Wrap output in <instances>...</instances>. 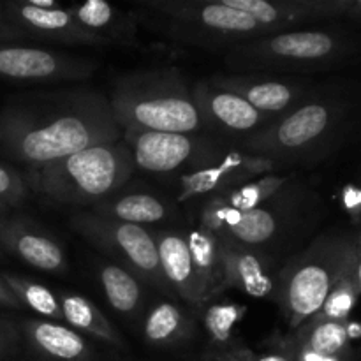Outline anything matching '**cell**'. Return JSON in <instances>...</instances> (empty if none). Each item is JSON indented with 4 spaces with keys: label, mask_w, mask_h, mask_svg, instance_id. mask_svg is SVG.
I'll use <instances>...</instances> for the list:
<instances>
[{
    "label": "cell",
    "mask_w": 361,
    "mask_h": 361,
    "mask_svg": "<svg viewBox=\"0 0 361 361\" xmlns=\"http://www.w3.org/2000/svg\"><path fill=\"white\" fill-rule=\"evenodd\" d=\"M109 97L94 88H51L7 101L0 109V154L28 168L120 141Z\"/></svg>",
    "instance_id": "obj_1"
},
{
    "label": "cell",
    "mask_w": 361,
    "mask_h": 361,
    "mask_svg": "<svg viewBox=\"0 0 361 361\" xmlns=\"http://www.w3.org/2000/svg\"><path fill=\"white\" fill-rule=\"evenodd\" d=\"M109 104L122 130L194 134L203 129L192 90L178 69L122 76L109 95Z\"/></svg>",
    "instance_id": "obj_2"
},
{
    "label": "cell",
    "mask_w": 361,
    "mask_h": 361,
    "mask_svg": "<svg viewBox=\"0 0 361 361\" xmlns=\"http://www.w3.org/2000/svg\"><path fill=\"white\" fill-rule=\"evenodd\" d=\"M133 171L129 147L113 141L30 168L28 183L55 203L97 204L123 187Z\"/></svg>",
    "instance_id": "obj_3"
},
{
    "label": "cell",
    "mask_w": 361,
    "mask_h": 361,
    "mask_svg": "<svg viewBox=\"0 0 361 361\" xmlns=\"http://www.w3.org/2000/svg\"><path fill=\"white\" fill-rule=\"evenodd\" d=\"M140 7L147 25L159 34L214 51L226 53L271 34L249 14L226 6L222 0H150Z\"/></svg>",
    "instance_id": "obj_4"
},
{
    "label": "cell",
    "mask_w": 361,
    "mask_h": 361,
    "mask_svg": "<svg viewBox=\"0 0 361 361\" xmlns=\"http://www.w3.org/2000/svg\"><path fill=\"white\" fill-rule=\"evenodd\" d=\"M353 42L324 28H293L264 35L224 53L226 66L238 73L305 74L328 69L349 56Z\"/></svg>",
    "instance_id": "obj_5"
},
{
    "label": "cell",
    "mask_w": 361,
    "mask_h": 361,
    "mask_svg": "<svg viewBox=\"0 0 361 361\" xmlns=\"http://www.w3.org/2000/svg\"><path fill=\"white\" fill-rule=\"evenodd\" d=\"M355 240L321 236L293 257L277 275L275 296L291 328H302L323 307L324 300L356 261Z\"/></svg>",
    "instance_id": "obj_6"
},
{
    "label": "cell",
    "mask_w": 361,
    "mask_h": 361,
    "mask_svg": "<svg viewBox=\"0 0 361 361\" xmlns=\"http://www.w3.org/2000/svg\"><path fill=\"white\" fill-rule=\"evenodd\" d=\"M344 109L319 90L289 115L281 116L252 136L242 137L240 150L279 164H305L323 154L341 127Z\"/></svg>",
    "instance_id": "obj_7"
},
{
    "label": "cell",
    "mask_w": 361,
    "mask_h": 361,
    "mask_svg": "<svg viewBox=\"0 0 361 361\" xmlns=\"http://www.w3.org/2000/svg\"><path fill=\"white\" fill-rule=\"evenodd\" d=\"M78 233L123 264L126 270L161 291H169L159 263L157 243L143 226L127 224L97 214H78L71 221Z\"/></svg>",
    "instance_id": "obj_8"
},
{
    "label": "cell",
    "mask_w": 361,
    "mask_h": 361,
    "mask_svg": "<svg viewBox=\"0 0 361 361\" xmlns=\"http://www.w3.org/2000/svg\"><path fill=\"white\" fill-rule=\"evenodd\" d=\"M97 69L87 56L60 49L0 42V80L14 83H73L85 81Z\"/></svg>",
    "instance_id": "obj_9"
},
{
    "label": "cell",
    "mask_w": 361,
    "mask_h": 361,
    "mask_svg": "<svg viewBox=\"0 0 361 361\" xmlns=\"http://www.w3.org/2000/svg\"><path fill=\"white\" fill-rule=\"evenodd\" d=\"M268 159L256 157L243 150H219L214 145L189 164V171L178 178V200L187 201L200 196H219L249 180L274 171Z\"/></svg>",
    "instance_id": "obj_10"
},
{
    "label": "cell",
    "mask_w": 361,
    "mask_h": 361,
    "mask_svg": "<svg viewBox=\"0 0 361 361\" xmlns=\"http://www.w3.org/2000/svg\"><path fill=\"white\" fill-rule=\"evenodd\" d=\"M302 215L303 197L288 183L263 207L243 212L240 221L219 238H228L268 256V249L277 247L300 228Z\"/></svg>",
    "instance_id": "obj_11"
},
{
    "label": "cell",
    "mask_w": 361,
    "mask_h": 361,
    "mask_svg": "<svg viewBox=\"0 0 361 361\" xmlns=\"http://www.w3.org/2000/svg\"><path fill=\"white\" fill-rule=\"evenodd\" d=\"M0 14L27 39L62 46H108L97 35L85 30L67 11L53 0H13L0 2Z\"/></svg>",
    "instance_id": "obj_12"
},
{
    "label": "cell",
    "mask_w": 361,
    "mask_h": 361,
    "mask_svg": "<svg viewBox=\"0 0 361 361\" xmlns=\"http://www.w3.org/2000/svg\"><path fill=\"white\" fill-rule=\"evenodd\" d=\"M208 80L224 90L238 94L257 111L274 116L275 120L300 108L316 90L312 81L282 74L233 73Z\"/></svg>",
    "instance_id": "obj_13"
},
{
    "label": "cell",
    "mask_w": 361,
    "mask_h": 361,
    "mask_svg": "<svg viewBox=\"0 0 361 361\" xmlns=\"http://www.w3.org/2000/svg\"><path fill=\"white\" fill-rule=\"evenodd\" d=\"M134 168L154 175H168L189 166L210 147V141L194 134L123 130Z\"/></svg>",
    "instance_id": "obj_14"
},
{
    "label": "cell",
    "mask_w": 361,
    "mask_h": 361,
    "mask_svg": "<svg viewBox=\"0 0 361 361\" xmlns=\"http://www.w3.org/2000/svg\"><path fill=\"white\" fill-rule=\"evenodd\" d=\"M192 97L203 127L224 134L252 136L275 122L274 116L257 111L238 94L203 80L192 88Z\"/></svg>",
    "instance_id": "obj_15"
},
{
    "label": "cell",
    "mask_w": 361,
    "mask_h": 361,
    "mask_svg": "<svg viewBox=\"0 0 361 361\" xmlns=\"http://www.w3.org/2000/svg\"><path fill=\"white\" fill-rule=\"evenodd\" d=\"M224 257V289L236 288L252 298L275 296L277 279L271 275L270 257L256 249L221 238Z\"/></svg>",
    "instance_id": "obj_16"
},
{
    "label": "cell",
    "mask_w": 361,
    "mask_h": 361,
    "mask_svg": "<svg viewBox=\"0 0 361 361\" xmlns=\"http://www.w3.org/2000/svg\"><path fill=\"white\" fill-rule=\"evenodd\" d=\"M0 245L41 271L60 274L66 270V254L62 247L51 236L23 221L6 219L0 224Z\"/></svg>",
    "instance_id": "obj_17"
},
{
    "label": "cell",
    "mask_w": 361,
    "mask_h": 361,
    "mask_svg": "<svg viewBox=\"0 0 361 361\" xmlns=\"http://www.w3.org/2000/svg\"><path fill=\"white\" fill-rule=\"evenodd\" d=\"M71 16L90 34L111 44L130 46L136 42L137 13H129L111 6L104 0H88L85 4L67 7Z\"/></svg>",
    "instance_id": "obj_18"
},
{
    "label": "cell",
    "mask_w": 361,
    "mask_h": 361,
    "mask_svg": "<svg viewBox=\"0 0 361 361\" xmlns=\"http://www.w3.org/2000/svg\"><path fill=\"white\" fill-rule=\"evenodd\" d=\"M154 238L157 243L162 277L169 291H175L190 307H203L197 293L196 274L185 235L176 231H161Z\"/></svg>",
    "instance_id": "obj_19"
},
{
    "label": "cell",
    "mask_w": 361,
    "mask_h": 361,
    "mask_svg": "<svg viewBox=\"0 0 361 361\" xmlns=\"http://www.w3.org/2000/svg\"><path fill=\"white\" fill-rule=\"evenodd\" d=\"M23 334L30 348L48 361H90L88 342L71 326L48 319H28Z\"/></svg>",
    "instance_id": "obj_20"
},
{
    "label": "cell",
    "mask_w": 361,
    "mask_h": 361,
    "mask_svg": "<svg viewBox=\"0 0 361 361\" xmlns=\"http://www.w3.org/2000/svg\"><path fill=\"white\" fill-rule=\"evenodd\" d=\"M187 245L192 257L197 293L203 307L208 300L224 289V257L221 238L204 228H194L185 233Z\"/></svg>",
    "instance_id": "obj_21"
},
{
    "label": "cell",
    "mask_w": 361,
    "mask_h": 361,
    "mask_svg": "<svg viewBox=\"0 0 361 361\" xmlns=\"http://www.w3.org/2000/svg\"><path fill=\"white\" fill-rule=\"evenodd\" d=\"M60 309H62L63 321L69 324L73 330L81 331L85 335L99 338L115 348H123L126 342L120 337L111 323L106 319L104 314L85 296L76 293H60Z\"/></svg>",
    "instance_id": "obj_22"
},
{
    "label": "cell",
    "mask_w": 361,
    "mask_h": 361,
    "mask_svg": "<svg viewBox=\"0 0 361 361\" xmlns=\"http://www.w3.org/2000/svg\"><path fill=\"white\" fill-rule=\"evenodd\" d=\"M94 214L127 224H157L169 215V208L154 194H123L94 204Z\"/></svg>",
    "instance_id": "obj_23"
},
{
    "label": "cell",
    "mask_w": 361,
    "mask_h": 361,
    "mask_svg": "<svg viewBox=\"0 0 361 361\" xmlns=\"http://www.w3.org/2000/svg\"><path fill=\"white\" fill-rule=\"evenodd\" d=\"M192 323L189 316L171 302L152 307L143 324L145 338L155 348H176L189 338Z\"/></svg>",
    "instance_id": "obj_24"
},
{
    "label": "cell",
    "mask_w": 361,
    "mask_h": 361,
    "mask_svg": "<svg viewBox=\"0 0 361 361\" xmlns=\"http://www.w3.org/2000/svg\"><path fill=\"white\" fill-rule=\"evenodd\" d=\"M348 323V321H345ZM345 323L312 317L302 326L296 344V351L312 355L317 358H341L348 349V330Z\"/></svg>",
    "instance_id": "obj_25"
},
{
    "label": "cell",
    "mask_w": 361,
    "mask_h": 361,
    "mask_svg": "<svg viewBox=\"0 0 361 361\" xmlns=\"http://www.w3.org/2000/svg\"><path fill=\"white\" fill-rule=\"evenodd\" d=\"M99 282L109 305L123 316H134L140 310L143 291L134 274L120 264H104L99 271Z\"/></svg>",
    "instance_id": "obj_26"
},
{
    "label": "cell",
    "mask_w": 361,
    "mask_h": 361,
    "mask_svg": "<svg viewBox=\"0 0 361 361\" xmlns=\"http://www.w3.org/2000/svg\"><path fill=\"white\" fill-rule=\"evenodd\" d=\"M2 277L11 288V291L14 293L18 302L21 303V307H27L32 312L46 317L48 321H56V323L63 321L59 295H55L51 289L39 284V282L30 281V279L18 277V275L4 274Z\"/></svg>",
    "instance_id": "obj_27"
},
{
    "label": "cell",
    "mask_w": 361,
    "mask_h": 361,
    "mask_svg": "<svg viewBox=\"0 0 361 361\" xmlns=\"http://www.w3.org/2000/svg\"><path fill=\"white\" fill-rule=\"evenodd\" d=\"M288 176L277 175H264L259 178L249 180V182L236 185L226 192L219 194L226 203L238 212H250L254 208L263 207L267 201H270L279 190L288 185Z\"/></svg>",
    "instance_id": "obj_28"
},
{
    "label": "cell",
    "mask_w": 361,
    "mask_h": 361,
    "mask_svg": "<svg viewBox=\"0 0 361 361\" xmlns=\"http://www.w3.org/2000/svg\"><path fill=\"white\" fill-rule=\"evenodd\" d=\"M245 310V305L229 302H221L204 307V330H207L208 337H210L212 344L217 348V351H228V345L233 341V330L240 323Z\"/></svg>",
    "instance_id": "obj_29"
},
{
    "label": "cell",
    "mask_w": 361,
    "mask_h": 361,
    "mask_svg": "<svg viewBox=\"0 0 361 361\" xmlns=\"http://www.w3.org/2000/svg\"><path fill=\"white\" fill-rule=\"evenodd\" d=\"M351 270H349L348 274L337 282V286L331 289V293L328 295V298L324 300L321 310L314 317L341 321V323H345V321H348L349 314L355 309V305L358 303V298L361 296L358 286H356L355 279H353L351 275Z\"/></svg>",
    "instance_id": "obj_30"
},
{
    "label": "cell",
    "mask_w": 361,
    "mask_h": 361,
    "mask_svg": "<svg viewBox=\"0 0 361 361\" xmlns=\"http://www.w3.org/2000/svg\"><path fill=\"white\" fill-rule=\"evenodd\" d=\"M242 212L229 207L221 196H214L201 212V228L208 229L214 235H222L226 229L235 226L240 221Z\"/></svg>",
    "instance_id": "obj_31"
},
{
    "label": "cell",
    "mask_w": 361,
    "mask_h": 361,
    "mask_svg": "<svg viewBox=\"0 0 361 361\" xmlns=\"http://www.w3.org/2000/svg\"><path fill=\"white\" fill-rule=\"evenodd\" d=\"M27 197V183L20 173L0 164V201L13 208L21 204Z\"/></svg>",
    "instance_id": "obj_32"
},
{
    "label": "cell",
    "mask_w": 361,
    "mask_h": 361,
    "mask_svg": "<svg viewBox=\"0 0 361 361\" xmlns=\"http://www.w3.org/2000/svg\"><path fill=\"white\" fill-rule=\"evenodd\" d=\"M233 351H235L243 361H298L296 344H293V348L286 349V351H270L259 356L250 355L249 351H238V349H233Z\"/></svg>",
    "instance_id": "obj_33"
},
{
    "label": "cell",
    "mask_w": 361,
    "mask_h": 361,
    "mask_svg": "<svg viewBox=\"0 0 361 361\" xmlns=\"http://www.w3.org/2000/svg\"><path fill=\"white\" fill-rule=\"evenodd\" d=\"M342 203H344V208L348 210V214H351L353 217L358 219L361 215V187H345V189L342 190Z\"/></svg>",
    "instance_id": "obj_34"
},
{
    "label": "cell",
    "mask_w": 361,
    "mask_h": 361,
    "mask_svg": "<svg viewBox=\"0 0 361 361\" xmlns=\"http://www.w3.org/2000/svg\"><path fill=\"white\" fill-rule=\"evenodd\" d=\"M16 341V331L9 326V323L0 319V358L13 349Z\"/></svg>",
    "instance_id": "obj_35"
},
{
    "label": "cell",
    "mask_w": 361,
    "mask_h": 361,
    "mask_svg": "<svg viewBox=\"0 0 361 361\" xmlns=\"http://www.w3.org/2000/svg\"><path fill=\"white\" fill-rule=\"evenodd\" d=\"M25 34H21L18 28H14L13 25L7 23L6 20L2 18V14H0V42H20L23 41Z\"/></svg>",
    "instance_id": "obj_36"
},
{
    "label": "cell",
    "mask_w": 361,
    "mask_h": 361,
    "mask_svg": "<svg viewBox=\"0 0 361 361\" xmlns=\"http://www.w3.org/2000/svg\"><path fill=\"white\" fill-rule=\"evenodd\" d=\"M0 305L9 307V309H23L16 296H14V293L11 291L9 286L6 284L2 275H0Z\"/></svg>",
    "instance_id": "obj_37"
},
{
    "label": "cell",
    "mask_w": 361,
    "mask_h": 361,
    "mask_svg": "<svg viewBox=\"0 0 361 361\" xmlns=\"http://www.w3.org/2000/svg\"><path fill=\"white\" fill-rule=\"evenodd\" d=\"M342 16H349L353 20L361 21V0H348Z\"/></svg>",
    "instance_id": "obj_38"
},
{
    "label": "cell",
    "mask_w": 361,
    "mask_h": 361,
    "mask_svg": "<svg viewBox=\"0 0 361 361\" xmlns=\"http://www.w3.org/2000/svg\"><path fill=\"white\" fill-rule=\"evenodd\" d=\"M210 361H243L236 355L233 349H228V351H215L214 355L210 356Z\"/></svg>",
    "instance_id": "obj_39"
},
{
    "label": "cell",
    "mask_w": 361,
    "mask_h": 361,
    "mask_svg": "<svg viewBox=\"0 0 361 361\" xmlns=\"http://www.w3.org/2000/svg\"><path fill=\"white\" fill-rule=\"evenodd\" d=\"M353 279H355L356 286H358L360 293H361V257H356L355 264H353V270H351Z\"/></svg>",
    "instance_id": "obj_40"
},
{
    "label": "cell",
    "mask_w": 361,
    "mask_h": 361,
    "mask_svg": "<svg viewBox=\"0 0 361 361\" xmlns=\"http://www.w3.org/2000/svg\"><path fill=\"white\" fill-rule=\"evenodd\" d=\"M345 330H348L349 338L361 337V326L358 323H345Z\"/></svg>",
    "instance_id": "obj_41"
},
{
    "label": "cell",
    "mask_w": 361,
    "mask_h": 361,
    "mask_svg": "<svg viewBox=\"0 0 361 361\" xmlns=\"http://www.w3.org/2000/svg\"><path fill=\"white\" fill-rule=\"evenodd\" d=\"M9 210L11 208L7 207L6 203H2V201H0V224H2L6 219H9Z\"/></svg>",
    "instance_id": "obj_42"
},
{
    "label": "cell",
    "mask_w": 361,
    "mask_h": 361,
    "mask_svg": "<svg viewBox=\"0 0 361 361\" xmlns=\"http://www.w3.org/2000/svg\"><path fill=\"white\" fill-rule=\"evenodd\" d=\"M355 249H356V256L361 257V233L355 238Z\"/></svg>",
    "instance_id": "obj_43"
},
{
    "label": "cell",
    "mask_w": 361,
    "mask_h": 361,
    "mask_svg": "<svg viewBox=\"0 0 361 361\" xmlns=\"http://www.w3.org/2000/svg\"><path fill=\"white\" fill-rule=\"evenodd\" d=\"M323 361H341V358H324Z\"/></svg>",
    "instance_id": "obj_44"
},
{
    "label": "cell",
    "mask_w": 361,
    "mask_h": 361,
    "mask_svg": "<svg viewBox=\"0 0 361 361\" xmlns=\"http://www.w3.org/2000/svg\"><path fill=\"white\" fill-rule=\"evenodd\" d=\"M0 256H2V245H0Z\"/></svg>",
    "instance_id": "obj_45"
}]
</instances>
